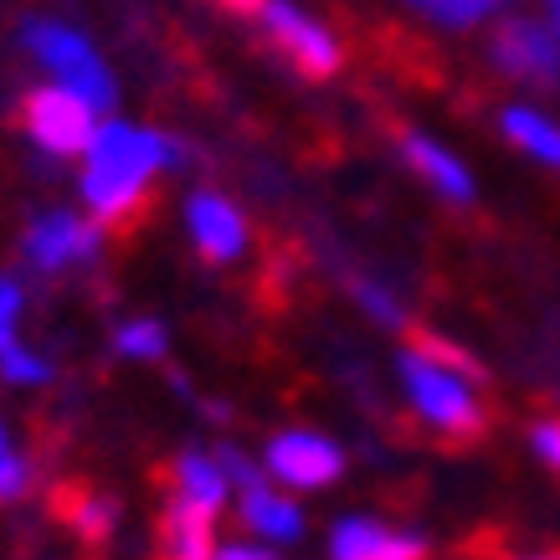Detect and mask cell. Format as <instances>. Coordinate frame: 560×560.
<instances>
[{
    "mask_svg": "<svg viewBox=\"0 0 560 560\" xmlns=\"http://www.w3.org/2000/svg\"><path fill=\"white\" fill-rule=\"evenodd\" d=\"M160 165H171L165 139L135 124H103L93 144H88V175H83V201L93 206V217L103 226H124V217H135L144 206L150 175Z\"/></svg>",
    "mask_w": 560,
    "mask_h": 560,
    "instance_id": "1",
    "label": "cell"
},
{
    "mask_svg": "<svg viewBox=\"0 0 560 560\" xmlns=\"http://www.w3.org/2000/svg\"><path fill=\"white\" fill-rule=\"evenodd\" d=\"M396 371H401V386L411 396V411L432 427V438L447 447V453H463V447H478V442L493 432V407L478 401L474 386L463 375L442 371L417 350H401L396 355Z\"/></svg>",
    "mask_w": 560,
    "mask_h": 560,
    "instance_id": "2",
    "label": "cell"
},
{
    "mask_svg": "<svg viewBox=\"0 0 560 560\" xmlns=\"http://www.w3.org/2000/svg\"><path fill=\"white\" fill-rule=\"evenodd\" d=\"M493 78L514 88H529L540 98H560V32L545 26L540 16H499L483 42Z\"/></svg>",
    "mask_w": 560,
    "mask_h": 560,
    "instance_id": "3",
    "label": "cell"
},
{
    "mask_svg": "<svg viewBox=\"0 0 560 560\" xmlns=\"http://www.w3.org/2000/svg\"><path fill=\"white\" fill-rule=\"evenodd\" d=\"M21 42L32 47V57L51 72V78H57V83L72 88L78 98H88L93 108H98V114H103V108H114V98H119L114 72L103 68V57L88 47V42L72 32V26H62V21H47V16H32L26 26H21Z\"/></svg>",
    "mask_w": 560,
    "mask_h": 560,
    "instance_id": "4",
    "label": "cell"
},
{
    "mask_svg": "<svg viewBox=\"0 0 560 560\" xmlns=\"http://www.w3.org/2000/svg\"><path fill=\"white\" fill-rule=\"evenodd\" d=\"M93 103L78 98L72 88H32L26 103H21V129L51 154V160H72V154H83L98 135V124H93Z\"/></svg>",
    "mask_w": 560,
    "mask_h": 560,
    "instance_id": "5",
    "label": "cell"
},
{
    "mask_svg": "<svg viewBox=\"0 0 560 560\" xmlns=\"http://www.w3.org/2000/svg\"><path fill=\"white\" fill-rule=\"evenodd\" d=\"M257 21H262L268 42L283 51V62H289L299 78H308V83H329V78H340V68H345L340 42L324 32L319 21H308L293 0H268Z\"/></svg>",
    "mask_w": 560,
    "mask_h": 560,
    "instance_id": "6",
    "label": "cell"
},
{
    "mask_svg": "<svg viewBox=\"0 0 560 560\" xmlns=\"http://www.w3.org/2000/svg\"><path fill=\"white\" fill-rule=\"evenodd\" d=\"M268 474L289 489H329L345 474V453L319 432H278L268 442Z\"/></svg>",
    "mask_w": 560,
    "mask_h": 560,
    "instance_id": "7",
    "label": "cell"
},
{
    "mask_svg": "<svg viewBox=\"0 0 560 560\" xmlns=\"http://www.w3.org/2000/svg\"><path fill=\"white\" fill-rule=\"evenodd\" d=\"M98 253V226L72 211H47L26 226V262L36 272H62Z\"/></svg>",
    "mask_w": 560,
    "mask_h": 560,
    "instance_id": "8",
    "label": "cell"
},
{
    "mask_svg": "<svg viewBox=\"0 0 560 560\" xmlns=\"http://www.w3.org/2000/svg\"><path fill=\"white\" fill-rule=\"evenodd\" d=\"M186 221H190V237H196L206 262H232V257H242V247H247V221H242L237 206L226 201V196H217V190H196L186 206Z\"/></svg>",
    "mask_w": 560,
    "mask_h": 560,
    "instance_id": "9",
    "label": "cell"
},
{
    "mask_svg": "<svg viewBox=\"0 0 560 560\" xmlns=\"http://www.w3.org/2000/svg\"><path fill=\"white\" fill-rule=\"evenodd\" d=\"M335 560H427V540L411 529H390L381 520H340L329 535Z\"/></svg>",
    "mask_w": 560,
    "mask_h": 560,
    "instance_id": "10",
    "label": "cell"
},
{
    "mask_svg": "<svg viewBox=\"0 0 560 560\" xmlns=\"http://www.w3.org/2000/svg\"><path fill=\"white\" fill-rule=\"evenodd\" d=\"M396 150H401V160H407L411 171L422 175L427 186L438 190L442 201H453V206H474V175L463 171L453 154L442 150V144H432L427 135H417V129H407V124H396Z\"/></svg>",
    "mask_w": 560,
    "mask_h": 560,
    "instance_id": "11",
    "label": "cell"
},
{
    "mask_svg": "<svg viewBox=\"0 0 560 560\" xmlns=\"http://www.w3.org/2000/svg\"><path fill=\"white\" fill-rule=\"evenodd\" d=\"M242 525L253 529V535H262V540L289 545L304 535V514H299L293 499L272 493L268 483H253V489H242Z\"/></svg>",
    "mask_w": 560,
    "mask_h": 560,
    "instance_id": "12",
    "label": "cell"
},
{
    "mask_svg": "<svg viewBox=\"0 0 560 560\" xmlns=\"http://www.w3.org/2000/svg\"><path fill=\"white\" fill-rule=\"evenodd\" d=\"M160 535H165V556L171 560H217V550H211V510L190 504L180 493L171 499Z\"/></svg>",
    "mask_w": 560,
    "mask_h": 560,
    "instance_id": "13",
    "label": "cell"
},
{
    "mask_svg": "<svg viewBox=\"0 0 560 560\" xmlns=\"http://www.w3.org/2000/svg\"><path fill=\"white\" fill-rule=\"evenodd\" d=\"M499 129L520 154H529L535 165L560 175V124L540 119L535 108H499Z\"/></svg>",
    "mask_w": 560,
    "mask_h": 560,
    "instance_id": "14",
    "label": "cell"
},
{
    "mask_svg": "<svg viewBox=\"0 0 560 560\" xmlns=\"http://www.w3.org/2000/svg\"><path fill=\"white\" fill-rule=\"evenodd\" d=\"M401 340H407V350L427 355L432 365H442V371L463 375V381H474V386H489V381H493L489 365H483V360H478L474 350H463L458 340H447V335L427 329V324H407V329H401Z\"/></svg>",
    "mask_w": 560,
    "mask_h": 560,
    "instance_id": "15",
    "label": "cell"
},
{
    "mask_svg": "<svg viewBox=\"0 0 560 560\" xmlns=\"http://www.w3.org/2000/svg\"><path fill=\"white\" fill-rule=\"evenodd\" d=\"M171 478H175V493L190 499V504H201V510L217 514L221 504H226V483H232V478L221 474V463L206 458V453H180Z\"/></svg>",
    "mask_w": 560,
    "mask_h": 560,
    "instance_id": "16",
    "label": "cell"
},
{
    "mask_svg": "<svg viewBox=\"0 0 560 560\" xmlns=\"http://www.w3.org/2000/svg\"><path fill=\"white\" fill-rule=\"evenodd\" d=\"M62 514H68V525L83 535L88 545H103L119 525V504L108 499V493H68L62 499Z\"/></svg>",
    "mask_w": 560,
    "mask_h": 560,
    "instance_id": "17",
    "label": "cell"
},
{
    "mask_svg": "<svg viewBox=\"0 0 560 560\" xmlns=\"http://www.w3.org/2000/svg\"><path fill=\"white\" fill-rule=\"evenodd\" d=\"M345 289H350V299H355L365 314H371L375 324H386V329H407V308L396 304V293L386 289V283H375V278H365V272L345 268Z\"/></svg>",
    "mask_w": 560,
    "mask_h": 560,
    "instance_id": "18",
    "label": "cell"
},
{
    "mask_svg": "<svg viewBox=\"0 0 560 560\" xmlns=\"http://www.w3.org/2000/svg\"><path fill=\"white\" fill-rule=\"evenodd\" d=\"M0 375L16 381V386H36V381H47V360L21 350L16 329H0Z\"/></svg>",
    "mask_w": 560,
    "mask_h": 560,
    "instance_id": "19",
    "label": "cell"
},
{
    "mask_svg": "<svg viewBox=\"0 0 560 560\" xmlns=\"http://www.w3.org/2000/svg\"><path fill=\"white\" fill-rule=\"evenodd\" d=\"M165 345H171V335H165V324H154V319H135L114 335V350L129 360H160Z\"/></svg>",
    "mask_w": 560,
    "mask_h": 560,
    "instance_id": "20",
    "label": "cell"
},
{
    "mask_svg": "<svg viewBox=\"0 0 560 560\" xmlns=\"http://www.w3.org/2000/svg\"><path fill=\"white\" fill-rule=\"evenodd\" d=\"M529 447H535V458L560 478V407L540 411V417L529 422Z\"/></svg>",
    "mask_w": 560,
    "mask_h": 560,
    "instance_id": "21",
    "label": "cell"
},
{
    "mask_svg": "<svg viewBox=\"0 0 560 560\" xmlns=\"http://www.w3.org/2000/svg\"><path fill=\"white\" fill-rule=\"evenodd\" d=\"M32 489V463L21 458V453H0V504H11V499H21V493Z\"/></svg>",
    "mask_w": 560,
    "mask_h": 560,
    "instance_id": "22",
    "label": "cell"
},
{
    "mask_svg": "<svg viewBox=\"0 0 560 560\" xmlns=\"http://www.w3.org/2000/svg\"><path fill=\"white\" fill-rule=\"evenodd\" d=\"M217 463H221V474L232 478L237 489H253V483H262V474H257V463H247L237 453V447H217Z\"/></svg>",
    "mask_w": 560,
    "mask_h": 560,
    "instance_id": "23",
    "label": "cell"
},
{
    "mask_svg": "<svg viewBox=\"0 0 560 560\" xmlns=\"http://www.w3.org/2000/svg\"><path fill=\"white\" fill-rule=\"evenodd\" d=\"M16 314H21V283L0 278V329H16Z\"/></svg>",
    "mask_w": 560,
    "mask_h": 560,
    "instance_id": "24",
    "label": "cell"
},
{
    "mask_svg": "<svg viewBox=\"0 0 560 560\" xmlns=\"http://www.w3.org/2000/svg\"><path fill=\"white\" fill-rule=\"evenodd\" d=\"M217 560H278L272 550H262V545H221Z\"/></svg>",
    "mask_w": 560,
    "mask_h": 560,
    "instance_id": "25",
    "label": "cell"
},
{
    "mask_svg": "<svg viewBox=\"0 0 560 560\" xmlns=\"http://www.w3.org/2000/svg\"><path fill=\"white\" fill-rule=\"evenodd\" d=\"M221 11H232V16H262V5L268 0H217Z\"/></svg>",
    "mask_w": 560,
    "mask_h": 560,
    "instance_id": "26",
    "label": "cell"
},
{
    "mask_svg": "<svg viewBox=\"0 0 560 560\" xmlns=\"http://www.w3.org/2000/svg\"><path fill=\"white\" fill-rule=\"evenodd\" d=\"M504 560H560V545H545V550H529V556H504Z\"/></svg>",
    "mask_w": 560,
    "mask_h": 560,
    "instance_id": "27",
    "label": "cell"
},
{
    "mask_svg": "<svg viewBox=\"0 0 560 560\" xmlns=\"http://www.w3.org/2000/svg\"><path fill=\"white\" fill-rule=\"evenodd\" d=\"M550 26L560 32V0H550Z\"/></svg>",
    "mask_w": 560,
    "mask_h": 560,
    "instance_id": "28",
    "label": "cell"
},
{
    "mask_svg": "<svg viewBox=\"0 0 560 560\" xmlns=\"http://www.w3.org/2000/svg\"><path fill=\"white\" fill-rule=\"evenodd\" d=\"M545 5H550V0H545Z\"/></svg>",
    "mask_w": 560,
    "mask_h": 560,
    "instance_id": "29",
    "label": "cell"
}]
</instances>
